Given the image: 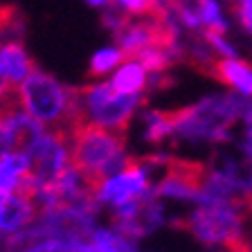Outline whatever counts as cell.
I'll return each instance as SVG.
<instances>
[{
	"mask_svg": "<svg viewBox=\"0 0 252 252\" xmlns=\"http://www.w3.org/2000/svg\"><path fill=\"white\" fill-rule=\"evenodd\" d=\"M248 97L236 93L210 94L178 110H167L171 137L185 142H227L232 126L241 120Z\"/></svg>",
	"mask_w": 252,
	"mask_h": 252,
	"instance_id": "6da1fadb",
	"label": "cell"
},
{
	"mask_svg": "<svg viewBox=\"0 0 252 252\" xmlns=\"http://www.w3.org/2000/svg\"><path fill=\"white\" fill-rule=\"evenodd\" d=\"M70 162L97 191L101 183L124 167L128 160L126 153V133L110 128L74 122L68 131Z\"/></svg>",
	"mask_w": 252,
	"mask_h": 252,
	"instance_id": "7a4b0ae2",
	"label": "cell"
},
{
	"mask_svg": "<svg viewBox=\"0 0 252 252\" xmlns=\"http://www.w3.org/2000/svg\"><path fill=\"white\" fill-rule=\"evenodd\" d=\"M16 97L23 113H27L32 120H36L45 128L68 133L74 122H81L77 106V88L61 84L57 77L41 70L38 65H34L25 81L16 88Z\"/></svg>",
	"mask_w": 252,
	"mask_h": 252,
	"instance_id": "3957f363",
	"label": "cell"
},
{
	"mask_svg": "<svg viewBox=\"0 0 252 252\" xmlns=\"http://www.w3.org/2000/svg\"><path fill=\"white\" fill-rule=\"evenodd\" d=\"M243 203L219 200L200 203L178 227L198 239L205 246H219L223 252H252V243L243 232Z\"/></svg>",
	"mask_w": 252,
	"mask_h": 252,
	"instance_id": "277c9868",
	"label": "cell"
},
{
	"mask_svg": "<svg viewBox=\"0 0 252 252\" xmlns=\"http://www.w3.org/2000/svg\"><path fill=\"white\" fill-rule=\"evenodd\" d=\"M144 101V94H120L110 81H97L77 88L79 120L88 124L126 133L131 117Z\"/></svg>",
	"mask_w": 252,
	"mask_h": 252,
	"instance_id": "5b68a950",
	"label": "cell"
},
{
	"mask_svg": "<svg viewBox=\"0 0 252 252\" xmlns=\"http://www.w3.org/2000/svg\"><path fill=\"white\" fill-rule=\"evenodd\" d=\"M21 153L27 162L32 196L54 187L63 178V173L72 167L68 133L54 131V128H43L36 137L27 142V147Z\"/></svg>",
	"mask_w": 252,
	"mask_h": 252,
	"instance_id": "8992f818",
	"label": "cell"
},
{
	"mask_svg": "<svg viewBox=\"0 0 252 252\" xmlns=\"http://www.w3.org/2000/svg\"><path fill=\"white\" fill-rule=\"evenodd\" d=\"M38 216L36 200L27 194L0 189V232L14 234L30 227Z\"/></svg>",
	"mask_w": 252,
	"mask_h": 252,
	"instance_id": "52a82bcc",
	"label": "cell"
},
{
	"mask_svg": "<svg viewBox=\"0 0 252 252\" xmlns=\"http://www.w3.org/2000/svg\"><path fill=\"white\" fill-rule=\"evenodd\" d=\"M205 74L214 77L223 86L230 90L239 93L241 97H252V63L243 61V59H220L216 57L210 63V68L205 70Z\"/></svg>",
	"mask_w": 252,
	"mask_h": 252,
	"instance_id": "ba28073f",
	"label": "cell"
},
{
	"mask_svg": "<svg viewBox=\"0 0 252 252\" xmlns=\"http://www.w3.org/2000/svg\"><path fill=\"white\" fill-rule=\"evenodd\" d=\"M34 65L36 63L32 61L21 38H7L0 43V70L14 88H18L25 81V77L32 72Z\"/></svg>",
	"mask_w": 252,
	"mask_h": 252,
	"instance_id": "9c48e42d",
	"label": "cell"
},
{
	"mask_svg": "<svg viewBox=\"0 0 252 252\" xmlns=\"http://www.w3.org/2000/svg\"><path fill=\"white\" fill-rule=\"evenodd\" d=\"M0 189L32 196L27 162L21 151H7L0 156ZM32 198H34V196H32Z\"/></svg>",
	"mask_w": 252,
	"mask_h": 252,
	"instance_id": "30bf717a",
	"label": "cell"
},
{
	"mask_svg": "<svg viewBox=\"0 0 252 252\" xmlns=\"http://www.w3.org/2000/svg\"><path fill=\"white\" fill-rule=\"evenodd\" d=\"M110 86L120 94H144L149 86V72L135 59H126L115 68V74L110 79Z\"/></svg>",
	"mask_w": 252,
	"mask_h": 252,
	"instance_id": "8fae6325",
	"label": "cell"
},
{
	"mask_svg": "<svg viewBox=\"0 0 252 252\" xmlns=\"http://www.w3.org/2000/svg\"><path fill=\"white\" fill-rule=\"evenodd\" d=\"M124 61H126V54L122 52L120 47H101L90 59L88 72H90V77H104V74H108L110 70H115Z\"/></svg>",
	"mask_w": 252,
	"mask_h": 252,
	"instance_id": "7c38bea8",
	"label": "cell"
},
{
	"mask_svg": "<svg viewBox=\"0 0 252 252\" xmlns=\"http://www.w3.org/2000/svg\"><path fill=\"white\" fill-rule=\"evenodd\" d=\"M198 2V11H200V18H203V25L207 30H214L225 34L227 32V21H225V14L220 9L219 0H196Z\"/></svg>",
	"mask_w": 252,
	"mask_h": 252,
	"instance_id": "4fadbf2b",
	"label": "cell"
},
{
	"mask_svg": "<svg viewBox=\"0 0 252 252\" xmlns=\"http://www.w3.org/2000/svg\"><path fill=\"white\" fill-rule=\"evenodd\" d=\"M115 5L120 7L124 14L135 16V18H147V16H160L164 14L162 0H115Z\"/></svg>",
	"mask_w": 252,
	"mask_h": 252,
	"instance_id": "5bb4252c",
	"label": "cell"
},
{
	"mask_svg": "<svg viewBox=\"0 0 252 252\" xmlns=\"http://www.w3.org/2000/svg\"><path fill=\"white\" fill-rule=\"evenodd\" d=\"M230 11L236 16L239 25L243 27V32H248L252 36V0H227Z\"/></svg>",
	"mask_w": 252,
	"mask_h": 252,
	"instance_id": "9a60e30c",
	"label": "cell"
},
{
	"mask_svg": "<svg viewBox=\"0 0 252 252\" xmlns=\"http://www.w3.org/2000/svg\"><path fill=\"white\" fill-rule=\"evenodd\" d=\"M9 106H18V97H16V88L7 81V77L0 70V110L9 108Z\"/></svg>",
	"mask_w": 252,
	"mask_h": 252,
	"instance_id": "2e32d148",
	"label": "cell"
},
{
	"mask_svg": "<svg viewBox=\"0 0 252 252\" xmlns=\"http://www.w3.org/2000/svg\"><path fill=\"white\" fill-rule=\"evenodd\" d=\"M90 7H108L110 5V0H86Z\"/></svg>",
	"mask_w": 252,
	"mask_h": 252,
	"instance_id": "e0dca14e",
	"label": "cell"
}]
</instances>
